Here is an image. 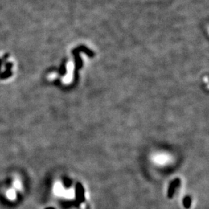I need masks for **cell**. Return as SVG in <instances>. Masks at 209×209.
<instances>
[{"label":"cell","instance_id":"cell-1","mask_svg":"<svg viewBox=\"0 0 209 209\" xmlns=\"http://www.w3.org/2000/svg\"><path fill=\"white\" fill-rule=\"evenodd\" d=\"M180 185V179H176L175 180H173V182L170 183V186L169 187V190H168V196L169 198H172L173 196L174 192H175V189L179 187Z\"/></svg>","mask_w":209,"mask_h":209},{"label":"cell","instance_id":"cell-2","mask_svg":"<svg viewBox=\"0 0 209 209\" xmlns=\"http://www.w3.org/2000/svg\"><path fill=\"white\" fill-rule=\"evenodd\" d=\"M76 198H77V200L79 201V203L84 202L85 200L84 189H83V186L80 183H78L77 186H76Z\"/></svg>","mask_w":209,"mask_h":209},{"label":"cell","instance_id":"cell-3","mask_svg":"<svg viewBox=\"0 0 209 209\" xmlns=\"http://www.w3.org/2000/svg\"><path fill=\"white\" fill-rule=\"evenodd\" d=\"M183 203L184 207L186 208H189L191 206V199L190 196H186L184 198V199L183 200Z\"/></svg>","mask_w":209,"mask_h":209},{"label":"cell","instance_id":"cell-4","mask_svg":"<svg viewBox=\"0 0 209 209\" xmlns=\"http://www.w3.org/2000/svg\"><path fill=\"white\" fill-rule=\"evenodd\" d=\"M7 195H8V196L10 199H14L15 197V191L14 190H10L8 191Z\"/></svg>","mask_w":209,"mask_h":209}]
</instances>
